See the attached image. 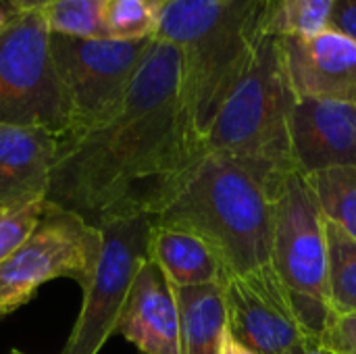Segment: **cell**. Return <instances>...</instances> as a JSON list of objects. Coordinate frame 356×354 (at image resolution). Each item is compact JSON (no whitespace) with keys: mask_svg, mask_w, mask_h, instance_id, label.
<instances>
[{"mask_svg":"<svg viewBox=\"0 0 356 354\" xmlns=\"http://www.w3.org/2000/svg\"><path fill=\"white\" fill-rule=\"evenodd\" d=\"M219 354H257L252 353L250 348H246L244 344H240L232 334H229V330L225 332V338H223V344H221V351Z\"/></svg>","mask_w":356,"mask_h":354,"instance_id":"obj_26","label":"cell"},{"mask_svg":"<svg viewBox=\"0 0 356 354\" xmlns=\"http://www.w3.org/2000/svg\"><path fill=\"white\" fill-rule=\"evenodd\" d=\"M355 106H356V102H355Z\"/></svg>","mask_w":356,"mask_h":354,"instance_id":"obj_32","label":"cell"},{"mask_svg":"<svg viewBox=\"0 0 356 354\" xmlns=\"http://www.w3.org/2000/svg\"><path fill=\"white\" fill-rule=\"evenodd\" d=\"M327 27L356 42V0H336Z\"/></svg>","mask_w":356,"mask_h":354,"instance_id":"obj_24","label":"cell"},{"mask_svg":"<svg viewBox=\"0 0 356 354\" xmlns=\"http://www.w3.org/2000/svg\"><path fill=\"white\" fill-rule=\"evenodd\" d=\"M104 0H50L42 10L52 33L71 38H104L102 29Z\"/></svg>","mask_w":356,"mask_h":354,"instance_id":"obj_20","label":"cell"},{"mask_svg":"<svg viewBox=\"0 0 356 354\" xmlns=\"http://www.w3.org/2000/svg\"><path fill=\"white\" fill-rule=\"evenodd\" d=\"M8 354H23V353H19V351H10Z\"/></svg>","mask_w":356,"mask_h":354,"instance_id":"obj_31","label":"cell"},{"mask_svg":"<svg viewBox=\"0 0 356 354\" xmlns=\"http://www.w3.org/2000/svg\"><path fill=\"white\" fill-rule=\"evenodd\" d=\"M284 69L296 98L356 102V42L323 29L280 38Z\"/></svg>","mask_w":356,"mask_h":354,"instance_id":"obj_12","label":"cell"},{"mask_svg":"<svg viewBox=\"0 0 356 354\" xmlns=\"http://www.w3.org/2000/svg\"><path fill=\"white\" fill-rule=\"evenodd\" d=\"M296 96L277 35H267L204 136V150L290 171L288 121Z\"/></svg>","mask_w":356,"mask_h":354,"instance_id":"obj_4","label":"cell"},{"mask_svg":"<svg viewBox=\"0 0 356 354\" xmlns=\"http://www.w3.org/2000/svg\"><path fill=\"white\" fill-rule=\"evenodd\" d=\"M288 354H321V344H311L307 348H300V351H294V353Z\"/></svg>","mask_w":356,"mask_h":354,"instance_id":"obj_28","label":"cell"},{"mask_svg":"<svg viewBox=\"0 0 356 354\" xmlns=\"http://www.w3.org/2000/svg\"><path fill=\"white\" fill-rule=\"evenodd\" d=\"M117 332L142 354H181L175 294L152 261L136 275Z\"/></svg>","mask_w":356,"mask_h":354,"instance_id":"obj_13","label":"cell"},{"mask_svg":"<svg viewBox=\"0 0 356 354\" xmlns=\"http://www.w3.org/2000/svg\"><path fill=\"white\" fill-rule=\"evenodd\" d=\"M288 140L292 167L305 177L356 167V106L296 98L288 121Z\"/></svg>","mask_w":356,"mask_h":354,"instance_id":"obj_11","label":"cell"},{"mask_svg":"<svg viewBox=\"0 0 356 354\" xmlns=\"http://www.w3.org/2000/svg\"><path fill=\"white\" fill-rule=\"evenodd\" d=\"M173 294L179 311L181 354H219L227 332L223 284L173 288Z\"/></svg>","mask_w":356,"mask_h":354,"instance_id":"obj_16","label":"cell"},{"mask_svg":"<svg viewBox=\"0 0 356 354\" xmlns=\"http://www.w3.org/2000/svg\"><path fill=\"white\" fill-rule=\"evenodd\" d=\"M102 248L92 282L83 290L81 311L63 354H98L119 330L131 286L142 265L150 261L148 242L152 217H129L98 227Z\"/></svg>","mask_w":356,"mask_h":354,"instance_id":"obj_9","label":"cell"},{"mask_svg":"<svg viewBox=\"0 0 356 354\" xmlns=\"http://www.w3.org/2000/svg\"><path fill=\"white\" fill-rule=\"evenodd\" d=\"M102 248L98 227L48 202L29 238L0 265V319L25 307L38 290L58 277L88 288Z\"/></svg>","mask_w":356,"mask_h":354,"instance_id":"obj_8","label":"cell"},{"mask_svg":"<svg viewBox=\"0 0 356 354\" xmlns=\"http://www.w3.org/2000/svg\"><path fill=\"white\" fill-rule=\"evenodd\" d=\"M327 280L334 315L356 313V240L325 219Z\"/></svg>","mask_w":356,"mask_h":354,"instance_id":"obj_17","label":"cell"},{"mask_svg":"<svg viewBox=\"0 0 356 354\" xmlns=\"http://www.w3.org/2000/svg\"><path fill=\"white\" fill-rule=\"evenodd\" d=\"M321 354H332V353H327V351H325V348L321 346Z\"/></svg>","mask_w":356,"mask_h":354,"instance_id":"obj_30","label":"cell"},{"mask_svg":"<svg viewBox=\"0 0 356 354\" xmlns=\"http://www.w3.org/2000/svg\"><path fill=\"white\" fill-rule=\"evenodd\" d=\"M144 2H146L148 6H152L154 10H159V8H161V6H163V4H165L167 0H144Z\"/></svg>","mask_w":356,"mask_h":354,"instance_id":"obj_29","label":"cell"},{"mask_svg":"<svg viewBox=\"0 0 356 354\" xmlns=\"http://www.w3.org/2000/svg\"><path fill=\"white\" fill-rule=\"evenodd\" d=\"M336 0H277L269 21V35H313L330 25Z\"/></svg>","mask_w":356,"mask_h":354,"instance_id":"obj_19","label":"cell"},{"mask_svg":"<svg viewBox=\"0 0 356 354\" xmlns=\"http://www.w3.org/2000/svg\"><path fill=\"white\" fill-rule=\"evenodd\" d=\"M0 123L44 127L58 140L69 129L67 98L42 10L21 13L0 33Z\"/></svg>","mask_w":356,"mask_h":354,"instance_id":"obj_6","label":"cell"},{"mask_svg":"<svg viewBox=\"0 0 356 354\" xmlns=\"http://www.w3.org/2000/svg\"><path fill=\"white\" fill-rule=\"evenodd\" d=\"M58 138L33 125L0 123V202L44 194Z\"/></svg>","mask_w":356,"mask_h":354,"instance_id":"obj_14","label":"cell"},{"mask_svg":"<svg viewBox=\"0 0 356 354\" xmlns=\"http://www.w3.org/2000/svg\"><path fill=\"white\" fill-rule=\"evenodd\" d=\"M102 29L106 40H146L154 38L156 10L144 0H104Z\"/></svg>","mask_w":356,"mask_h":354,"instance_id":"obj_21","label":"cell"},{"mask_svg":"<svg viewBox=\"0 0 356 354\" xmlns=\"http://www.w3.org/2000/svg\"><path fill=\"white\" fill-rule=\"evenodd\" d=\"M290 171L204 152L152 221L202 238L227 275L248 273L269 263L273 209Z\"/></svg>","mask_w":356,"mask_h":354,"instance_id":"obj_2","label":"cell"},{"mask_svg":"<svg viewBox=\"0 0 356 354\" xmlns=\"http://www.w3.org/2000/svg\"><path fill=\"white\" fill-rule=\"evenodd\" d=\"M148 257L173 288L223 284L227 271L217 252L192 232L152 221Z\"/></svg>","mask_w":356,"mask_h":354,"instance_id":"obj_15","label":"cell"},{"mask_svg":"<svg viewBox=\"0 0 356 354\" xmlns=\"http://www.w3.org/2000/svg\"><path fill=\"white\" fill-rule=\"evenodd\" d=\"M46 207L44 194L0 202V265L29 238Z\"/></svg>","mask_w":356,"mask_h":354,"instance_id":"obj_22","label":"cell"},{"mask_svg":"<svg viewBox=\"0 0 356 354\" xmlns=\"http://www.w3.org/2000/svg\"><path fill=\"white\" fill-rule=\"evenodd\" d=\"M150 44L152 38L123 42L50 31V48L69 108L65 138H77L106 123L121 108Z\"/></svg>","mask_w":356,"mask_h":354,"instance_id":"obj_7","label":"cell"},{"mask_svg":"<svg viewBox=\"0 0 356 354\" xmlns=\"http://www.w3.org/2000/svg\"><path fill=\"white\" fill-rule=\"evenodd\" d=\"M307 179L323 217L356 240V167L321 171Z\"/></svg>","mask_w":356,"mask_h":354,"instance_id":"obj_18","label":"cell"},{"mask_svg":"<svg viewBox=\"0 0 356 354\" xmlns=\"http://www.w3.org/2000/svg\"><path fill=\"white\" fill-rule=\"evenodd\" d=\"M21 15V10L13 4V0H0V33Z\"/></svg>","mask_w":356,"mask_h":354,"instance_id":"obj_25","label":"cell"},{"mask_svg":"<svg viewBox=\"0 0 356 354\" xmlns=\"http://www.w3.org/2000/svg\"><path fill=\"white\" fill-rule=\"evenodd\" d=\"M48 2L50 0H13V4L21 13H25V10H44L48 6Z\"/></svg>","mask_w":356,"mask_h":354,"instance_id":"obj_27","label":"cell"},{"mask_svg":"<svg viewBox=\"0 0 356 354\" xmlns=\"http://www.w3.org/2000/svg\"><path fill=\"white\" fill-rule=\"evenodd\" d=\"M229 334L257 354H288L313 340L300 325L294 307L271 263L223 282Z\"/></svg>","mask_w":356,"mask_h":354,"instance_id":"obj_10","label":"cell"},{"mask_svg":"<svg viewBox=\"0 0 356 354\" xmlns=\"http://www.w3.org/2000/svg\"><path fill=\"white\" fill-rule=\"evenodd\" d=\"M204 152L184 102L181 52L152 38L121 108L81 136L58 140L46 200L94 227L156 217Z\"/></svg>","mask_w":356,"mask_h":354,"instance_id":"obj_1","label":"cell"},{"mask_svg":"<svg viewBox=\"0 0 356 354\" xmlns=\"http://www.w3.org/2000/svg\"><path fill=\"white\" fill-rule=\"evenodd\" d=\"M269 263L305 332L321 342L334 319L327 280L325 217L305 175L290 171L273 209Z\"/></svg>","mask_w":356,"mask_h":354,"instance_id":"obj_5","label":"cell"},{"mask_svg":"<svg viewBox=\"0 0 356 354\" xmlns=\"http://www.w3.org/2000/svg\"><path fill=\"white\" fill-rule=\"evenodd\" d=\"M277 0H167L154 38L181 52L186 111L202 138L269 35Z\"/></svg>","mask_w":356,"mask_h":354,"instance_id":"obj_3","label":"cell"},{"mask_svg":"<svg viewBox=\"0 0 356 354\" xmlns=\"http://www.w3.org/2000/svg\"><path fill=\"white\" fill-rule=\"evenodd\" d=\"M321 346L332 354H356V313L334 315L321 336Z\"/></svg>","mask_w":356,"mask_h":354,"instance_id":"obj_23","label":"cell"}]
</instances>
